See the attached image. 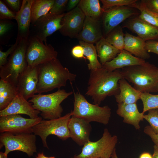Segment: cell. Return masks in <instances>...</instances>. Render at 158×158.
Here are the masks:
<instances>
[{
	"mask_svg": "<svg viewBox=\"0 0 158 158\" xmlns=\"http://www.w3.org/2000/svg\"><path fill=\"white\" fill-rule=\"evenodd\" d=\"M36 135L32 133H1L0 148L4 146L7 155L11 152L19 151L30 157L37 152Z\"/></svg>",
	"mask_w": 158,
	"mask_h": 158,
	"instance_id": "cell-8",
	"label": "cell"
},
{
	"mask_svg": "<svg viewBox=\"0 0 158 158\" xmlns=\"http://www.w3.org/2000/svg\"><path fill=\"white\" fill-rule=\"evenodd\" d=\"M140 14L137 9L128 6L113 7L104 11L102 17L103 35L106 37L121 23Z\"/></svg>",
	"mask_w": 158,
	"mask_h": 158,
	"instance_id": "cell-11",
	"label": "cell"
},
{
	"mask_svg": "<svg viewBox=\"0 0 158 158\" xmlns=\"http://www.w3.org/2000/svg\"><path fill=\"white\" fill-rule=\"evenodd\" d=\"M139 158H152V155L148 152H144L140 154Z\"/></svg>",
	"mask_w": 158,
	"mask_h": 158,
	"instance_id": "cell-45",
	"label": "cell"
},
{
	"mask_svg": "<svg viewBox=\"0 0 158 158\" xmlns=\"http://www.w3.org/2000/svg\"><path fill=\"white\" fill-rule=\"evenodd\" d=\"M40 111L35 109L32 104L21 95L18 94L15 98L4 109L0 111V117L12 114H24L30 118H35L39 116Z\"/></svg>",
	"mask_w": 158,
	"mask_h": 158,
	"instance_id": "cell-18",
	"label": "cell"
},
{
	"mask_svg": "<svg viewBox=\"0 0 158 158\" xmlns=\"http://www.w3.org/2000/svg\"><path fill=\"white\" fill-rule=\"evenodd\" d=\"M58 53L50 44L30 36L25 58L28 66L34 67L57 58Z\"/></svg>",
	"mask_w": 158,
	"mask_h": 158,
	"instance_id": "cell-10",
	"label": "cell"
},
{
	"mask_svg": "<svg viewBox=\"0 0 158 158\" xmlns=\"http://www.w3.org/2000/svg\"><path fill=\"white\" fill-rule=\"evenodd\" d=\"M85 16L100 19L103 10L99 0H80L77 6Z\"/></svg>",
	"mask_w": 158,
	"mask_h": 158,
	"instance_id": "cell-27",
	"label": "cell"
},
{
	"mask_svg": "<svg viewBox=\"0 0 158 158\" xmlns=\"http://www.w3.org/2000/svg\"><path fill=\"white\" fill-rule=\"evenodd\" d=\"M124 35L122 27L119 25L114 29L104 38L107 42L116 48L122 50L124 48Z\"/></svg>",
	"mask_w": 158,
	"mask_h": 158,
	"instance_id": "cell-31",
	"label": "cell"
},
{
	"mask_svg": "<svg viewBox=\"0 0 158 158\" xmlns=\"http://www.w3.org/2000/svg\"><path fill=\"white\" fill-rule=\"evenodd\" d=\"M71 53L73 56L75 58H83L85 60L86 59L84 55L83 48L80 45L74 46L71 49Z\"/></svg>",
	"mask_w": 158,
	"mask_h": 158,
	"instance_id": "cell-42",
	"label": "cell"
},
{
	"mask_svg": "<svg viewBox=\"0 0 158 158\" xmlns=\"http://www.w3.org/2000/svg\"><path fill=\"white\" fill-rule=\"evenodd\" d=\"M145 60L133 56L127 51L123 49L111 61L106 63L102 66L107 71H112L116 69L132 66L144 64Z\"/></svg>",
	"mask_w": 158,
	"mask_h": 158,
	"instance_id": "cell-21",
	"label": "cell"
},
{
	"mask_svg": "<svg viewBox=\"0 0 158 158\" xmlns=\"http://www.w3.org/2000/svg\"></svg>",
	"mask_w": 158,
	"mask_h": 158,
	"instance_id": "cell-51",
	"label": "cell"
},
{
	"mask_svg": "<svg viewBox=\"0 0 158 158\" xmlns=\"http://www.w3.org/2000/svg\"><path fill=\"white\" fill-rule=\"evenodd\" d=\"M0 158H7V156L4 152H0Z\"/></svg>",
	"mask_w": 158,
	"mask_h": 158,
	"instance_id": "cell-49",
	"label": "cell"
},
{
	"mask_svg": "<svg viewBox=\"0 0 158 158\" xmlns=\"http://www.w3.org/2000/svg\"><path fill=\"white\" fill-rule=\"evenodd\" d=\"M122 27L136 34L145 42L158 40V27L141 19L138 16L126 20L123 22Z\"/></svg>",
	"mask_w": 158,
	"mask_h": 158,
	"instance_id": "cell-16",
	"label": "cell"
},
{
	"mask_svg": "<svg viewBox=\"0 0 158 158\" xmlns=\"http://www.w3.org/2000/svg\"><path fill=\"white\" fill-rule=\"evenodd\" d=\"M119 93L114 95L118 103L128 104L136 103L140 99L141 93L131 86L126 80L123 78L118 81Z\"/></svg>",
	"mask_w": 158,
	"mask_h": 158,
	"instance_id": "cell-24",
	"label": "cell"
},
{
	"mask_svg": "<svg viewBox=\"0 0 158 158\" xmlns=\"http://www.w3.org/2000/svg\"><path fill=\"white\" fill-rule=\"evenodd\" d=\"M38 75V66H28L19 77L16 86L18 94L27 100L37 93Z\"/></svg>",
	"mask_w": 158,
	"mask_h": 158,
	"instance_id": "cell-15",
	"label": "cell"
},
{
	"mask_svg": "<svg viewBox=\"0 0 158 158\" xmlns=\"http://www.w3.org/2000/svg\"><path fill=\"white\" fill-rule=\"evenodd\" d=\"M150 11L158 14V0H141Z\"/></svg>",
	"mask_w": 158,
	"mask_h": 158,
	"instance_id": "cell-41",
	"label": "cell"
},
{
	"mask_svg": "<svg viewBox=\"0 0 158 158\" xmlns=\"http://www.w3.org/2000/svg\"><path fill=\"white\" fill-rule=\"evenodd\" d=\"M152 158H158V147L155 145L154 146V152Z\"/></svg>",
	"mask_w": 158,
	"mask_h": 158,
	"instance_id": "cell-46",
	"label": "cell"
},
{
	"mask_svg": "<svg viewBox=\"0 0 158 158\" xmlns=\"http://www.w3.org/2000/svg\"><path fill=\"white\" fill-rule=\"evenodd\" d=\"M79 44L83 48L84 55L89 61L88 68L90 71L101 68L102 66L97 59V54L95 47L93 44L80 40Z\"/></svg>",
	"mask_w": 158,
	"mask_h": 158,
	"instance_id": "cell-29",
	"label": "cell"
},
{
	"mask_svg": "<svg viewBox=\"0 0 158 158\" xmlns=\"http://www.w3.org/2000/svg\"><path fill=\"white\" fill-rule=\"evenodd\" d=\"M118 138L111 135L107 128L104 129L101 138L95 142L90 140L83 147L81 153L73 158H111L115 149Z\"/></svg>",
	"mask_w": 158,
	"mask_h": 158,
	"instance_id": "cell-9",
	"label": "cell"
},
{
	"mask_svg": "<svg viewBox=\"0 0 158 158\" xmlns=\"http://www.w3.org/2000/svg\"><path fill=\"white\" fill-rule=\"evenodd\" d=\"M19 40L16 39L15 43L12 44L11 47L6 51H2L0 50V68L5 64L7 62V58L15 50L17 46Z\"/></svg>",
	"mask_w": 158,
	"mask_h": 158,
	"instance_id": "cell-37",
	"label": "cell"
},
{
	"mask_svg": "<svg viewBox=\"0 0 158 158\" xmlns=\"http://www.w3.org/2000/svg\"><path fill=\"white\" fill-rule=\"evenodd\" d=\"M16 87L5 80H0V111L11 103L18 94Z\"/></svg>",
	"mask_w": 158,
	"mask_h": 158,
	"instance_id": "cell-26",
	"label": "cell"
},
{
	"mask_svg": "<svg viewBox=\"0 0 158 158\" xmlns=\"http://www.w3.org/2000/svg\"><path fill=\"white\" fill-rule=\"evenodd\" d=\"M3 1L12 11L16 13L20 10L23 2V1L20 0H4Z\"/></svg>",
	"mask_w": 158,
	"mask_h": 158,
	"instance_id": "cell-39",
	"label": "cell"
},
{
	"mask_svg": "<svg viewBox=\"0 0 158 158\" xmlns=\"http://www.w3.org/2000/svg\"><path fill=\"white\" fill-rule=\"evenodd\" d=\"M145 48L148 52L158 55V41L151 40L146 42Z\"/></svg>",
	"mask_w": 158,
	"mask_h": 158,
	"instance_id": "cell-40",
	"label": "cell"
},
{
	"mask_svg": "<svg viewBox=\"0 0 158 158\" xmlns=\"http://www.w3.org/2000/svg\"><path fill=\"white\" fill-rule=\"evenodd\" d=\"M140 99L143 104L142 112L144 114L150 110L158 109V94L153 95L147 92L141 93Z\"/></svg>",
	"mask_w": 158,
	"mask_h": 158,
	"instance_id": "cell-32",
	"label": "cell"
},
{
	"mask_svg": "<svg viewBox=\"0 0 158 158\" xmlns=\"http://www.w3.org/2000/svg\"><path fill=\"white\" fill-rule=\"evenodd\" d=\"M13 26V23L10 20H0V39L12 29Z\"/></svg>",
	"mask_w": 158,
	"mask_h": 158,
	"instance_id": "cell-38",
	"label": "cell"
},
{
	"mask_svg": "<svg viewBox=\"0 0 158 158\" xmlns=\"http://www.w3.org/2000/svg\"><path fill=\"white\" fill-rule=\"evenodd\" d=\"M123 78L120 69L109 71L102 66L90 71L85 94L91 97L94 104L99 105L107 97L119 93L118 82Z\"/></svg>",
	"mask_w": 158,
	"mask_h": 158,
	"instance_id": "cell-1",
	"label": "cell"
},
{
	"mask_svg": "<svg viewBox=\"0 0 158 158\" xmlns=\"http://www.w3.org/2000/svg\"><path fill=\"white\" fill-rule=\"evenodd\" d=\"M16 13L10 10L2 0H0V20L15 19Z\"/></svg>",
	"mask_w": 158,
	"mask_h": 158,
	"instance_id": "cell-36",
	"label": "cell"
},
{
	"mask_svg": "<svg viewBox=\"0 0 158 158\" xmlns=\"http://www.w3.org/2000/svg\"><path fill=\"white\" fill-rule=\"evenodd\" d=\"M144 132L151 138L155 145L158 147V134L155 133L150 126L145 128Z\"/></svg>",
	"mask_w": 158,
	"mask_h": 158,
	"instance_id": "cell-43",
	"label": "cell"
},
{
	"mask_svg": "<svg viewBox=\"0 0 158 158\" xmlns=\"http://www.w3.org/2000/svg\"><path fill=\"white\" fill-rule=\"evenodd\" d=\"M36 158H55L54 157H47L43 153H39L37 154Z\"/></svg>",
	"mask_w": 158,
	"mask_h": 158,
	"instance_id": "cell-47",
	"label": "cell"
},
{
	"mask_svg": "<svg viewBox=\"0 0 158 158\" xmlns=\"http://www.w3.org/2000/svg\"><path fill=\"white\" fill-rule=\"evenodd\" d=\"M103 37L100 19L85 16L82 29L77 38L93 44Z\"/></svg>",
	"mask_w": 158,
	"mask_h": 158,
	"instance_id": "cell-20",
	"label": "cell"
},
{
	"mask_svg": "<svg viewBox=\"0 0 158 158\" xmlns=\"http://www.w3.org/2000/svg\"><path fill=\"white\" fill-rule=\"evenodd\" d=\"M147 114L144 116V118L149 123L153 131L158 134V109H150Z\"/></svg>",
	"mask_w": 158,
	"mask_h": 158,
	"instance_id": "cell-34",
	"label": "cell"
},
{
	"mask_svg": "<svg viewBox=\"0 0 158 158\" xmlns=\"http://www.w3.org/2000/svg\"><path fill=\"white\" fill-rule=\"evenodd\" d=\"M137 0H101L103 11L113 7L128 6H131Z\"/></svg>",
	"mask_w": 158,
	"mask_h": 158,
	"instance_id": "cell-33",
	"label": "cell"
},
{
	"mask_svg": "<svg viewBox=\"0 0 158 158\" xmlns=\"http://www.w3.org/2000/svg\"><path fill=\"white\" fill-rule=\"evenodd\" d=\"M68 0H54L52 8L49 13L53 15H61L64 13Z\"/></svg>",
	"mask_w": 158,
	"mask_h": 158,
	"instance_id": "cell-35",
	"label": "cell"
},
{
	"mask_svg": "<svg viewBox=\"0 0 158 158\" xmlns=\"http://www.w3.org/2000/svg\"><path fill=\"white\" fill-rule=\"evenodd\" d=\"M70 158H73V157H71Z\"/></svg>",
	"mask_w": 158,
	"mask_h": 158,
	"instance_id": "cell-50",
	"label": "cell"
},
{
	"mask_svg": "<svg viewBox=\"0 0 158 158\" xmlns=\"http://www.w3.org/2000/svg\"><path fill=\"white\" fill-rule=\"evenodd\" d=\"M74 108L72 117L80 118L89 122H96L107 124L111 116V109L107 105L100 107L89 102L79 92H74Z\"/></svg>",
	"mask_w": 158,
	"mask_h": 158,
	"instance_id": "cell-5",
	"label": "cell"
},
{
	"mask_svg": "<svg viewBox=\"0 0 158 158\" xmlns=\"http://www.w3.org/2000/svg\"><path fill=\"white\" fill-rule=\"evenodd\" d=\"M121 71L123 78L140 93L158 92V68L155 65L146 62L123 68Z\"/></svg>",
	"mask_w": 158,
	"mask_h": 158,
	"instance_id": "cell-3",
	"label": "cell"
},
{
	"mask_svg": "<svg viewBox=\"0 0 158 158\" xmlns=\"http://www.w3.org/2000/svg\"><path fill=\"white\" fill-rule=\"evenodd\" d=\"M71 112L58 118L49 120H42L34 126L32 132L41 138L43 146L48 148L46 139L51 135L56 136L63 140L70 137L68 124L71 117Z\"/></svg>",
	"mask_w": 158,
	"mask_h": 158,
	"instance_id": "cell-7",
	"label": "cell"
},
{
	"mask_svg": "<svg viewBox=\"0 0 158 158\" xmlns=\"http://www.w3.org/2000/svg\"><path fill=\"white\" fill-rule=\"evenodd\" d=\"M95 47L97 56L102 66L112 60L121 51L107 42L104 37L96 43Z\"/></svg>",
	"mask_w": 158,
	"mask_h": 158,
	"instance_id": "cell-25",
	"label": "cell"
},
{
	"mask_svg": "<svg viewBox=\"0 0 158 158\" xmlns=\"http://www.w3.org/2000/svg\"><path fill=\"white\" fill-rule=\"evenodd\" d=\"M138 0L131 7L138 10L140 12L139 17L151 24L158 27V14L149 10L141 1Z\"/></svg>",
	"mask_w": 158,
	"mask_h": 158,
	"instance_id": "cell-30",
	"label": "cell"
},
{
	"mask_svg": "<svg viewBox=\"0 0 158 158\" xmlns=\"http://www.w3.org/2000/svg\"><path fill=\"white\" fill-rule=\"evenodd\" d=\"M42 120L41 116L35 118H25L20 114L0 117V133H32L33 127Z\"/></svg>",
	"mask_w": 158,
	"mask_h": 158,
	"instance_id": "cell-13",
	"label": "cell"
},
{
	"mask_svg": "<svg viewBox=\"0 0 158 158\" xmlns=\"http://www.w3.org/2000/svg\"><path fill=\"white\" fill-rule=\"evenodd\" d=\"M145 42L138 36H136L126 32L124 35V49L136 57L145 59L150 57L145 48Z\"/></svg>",
	"mask_w": 158,
	"mask_h": 158,
	"instance_id": "cell-23",
	"label": "cell"
},
{
	"mask_svg": "<svg viewBox=\"0 0 158 158\" xmlns=\"http://www.w3.org/2000/svg\"><path fill=\"white\" fill-rule=\"evenodd\" d=\"M76 75L64 67L58 59H53L38 65L37 93L47 92L66 86V82L75 80Z\"/></svg>",
	"mask_w": 158,
	"mask_h": 158,
	"instance_id": "cell-2",
	"label": "cell"
},
{
	"mask_svg": "<svg viewBox=\"0 0 158 158\" xmlns=\"http://www.w3.org/2000/svg\"><path fill=\"white\" fill-rule=\"evenodd\" d=\"M65 13L53 15L48 13L40 17L31 24L32 29L30 30V36L35 37L46 43L47 37L61 28V23Z\"/></svg>",
	"mask_w": 158,
	"mask_h": 158,
	"instance_id": "cell-12",
	"label": "cell"
},
{
	"mask_svg": "<svg viewBox=\"0 0 158 158\" xmlns=\"http://www.w3.org/2000/svg\"><path fill=\"white\" fill-rule=\"evenodd\" d=\"M85 16L77 6L65 13L62 18V26L59 30L63 35L71 38H76L81 31Z\"/></svg>",
	"mask_w": 158,
	"mask_h": 158,
	"instance_id": "cell-14",
	"label": "cell"
},
{
	"mask_svg": "<svg viewBox=\"0 0 158 158\" xmlns=\"http://www.w3.org/2000/svg\"><path fill=\"white\" fill-rule=\"evenodd\" d=\"M54 0H34L31 7V24L48 13Z\"/></svg>",
	"mask_w": 158,
	"mask_h": 158,
	"instance_id": "cell-28",
	"label": "cell"
},
{
	"mask_svg": "<svg viewBox=\"0 0 158 158\" xmlns=\"http://www.w3.org/2000/svg\"><path fill=\"white\" fill-rule=\"evenodd\" d=\"M34 0H23L21 8L16 13L15 20L18 25L16 39H28L31 24V7Z\"/></svg>",
	"mask_w": 158,
	"mask_h": 158,
	"instance_id": "cell-19",
	"label": "cell"
},
{
	"mask_svg": "<svg viewBox=\"0 0 158 158\" xmlns=\"http://www.w3.org/2000/svg\"><path fill=\"white\" fill-rule=\"evenodd\" d=\"M116 113L123 118V121L133 125L135 128L139 130V123L143 120L144 113H140L137 108L136 103L125 104L118 103Z\"/></svg>",
	"mask_w": 158,
	"mask_h": 158,
	"instance_id": "cell-22",
	"label": "cell"
},
{
	"mask_svg": "<svg viewBox=\"0 0 158 158\" xmlns=\"http://www.w3.org/2000/svg\"><path fill=\"white\" fill-rule=\"evenodd\" d=\"M28 39L19 40L7 63L0 68L1 78L16 87L20 75L28 66L25 56Z\"/></svg>",
	"mask_w": 158,
	"mask_h": 158,
	"instance_id": "cell-6",
	"label": "cell"
},
{
	"mask_svg": "<svg viewBox=\"0 0 158 158\" xmlns=\"http://www.w3.org/2000/svg\"><path fill=\"white\" fill-rule=\"evenodd\" d=\"M70 137L80 146L89 140L92 128L90 123L82 119L71 116L68 124Z\"/></svg>",
	"mask_w": 158,
	"mask_h": 158,
	"instance_id": "cell-17",
	"label": "cell"
},
{
	"mask_svg": "<svg viewBox=\"0 0 158 158\" xmlns=\"http://www.w3.org/2000/svg\"><path fill=\"white\" fill-rule=\"evenodd\" d=\"M73 93L59 89L50 94L35 95L28 101L35 109L41 112L42 118L47 120L54 119L61 116L63 109L61 104Z\"/></svg>",
	"mask_w": 158,
	"mask_h": 158,
	"instance_id": "cell-4",
	"label": "cell"
},
{
	"mask_svg": "<svg viewBox=\"0 0 158 158\" xmlns=\"http://www.w3.org/2000/svg\"><path fill=\"white\" fill-rule=\"evenodd\" d=\"M80 0H69L68 2L66 10L69 11L75 8L78 5Z\"/></svg>",
	"mask_w": 158,
	"mask_h": 158,
	"instance_id": "cell-44",
	"label": "cell"
},
{
	"mask_svg": "<svg viewBox=\"0 0 158 158\" xmlns=\"http://www.w3.org/2000/svg\"><path fill=\"white\" fill-rule=\"evenodd\" d=\"M111 158H118L115 149L114 150L111 156Z\"/></svg>",
	"mask_w": 158,
	"mask_h": 158,
	"instance_id": "cell-48",
	"label": "cell"
}]
</instances>
